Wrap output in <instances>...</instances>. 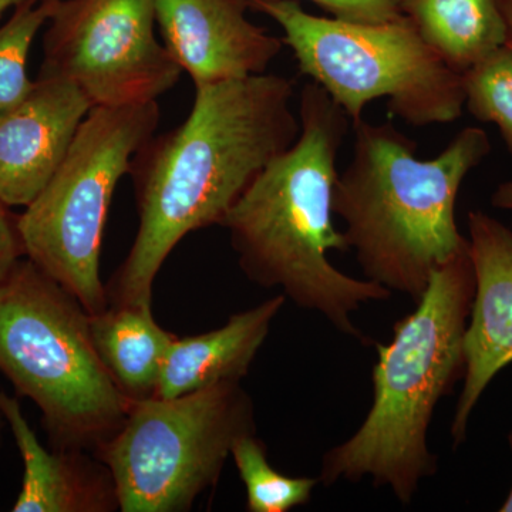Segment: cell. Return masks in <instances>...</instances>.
<instances>
[{
	"label": "cell",
	"instance_id": "obj_1",
	"mask_svg": "<svg viewBox=\"0 0 512 512\" xmlns=\"http://www.w3.org/2000/svg\"><path fill=\"white\" fill-rule=\"evenodd\" d=\"M295 86L276 74L195 87L180 126L131 161L138 231L106 285L109 305H151L165 259L191 232L221 225L252 181L296 143Z\"/></svg>",
	"mask_w": 512,
	"mask_h": 512
},
{
	"label": "cell",
	"instance_id": "obj_2",
	"mask_svg": "<svg viewBox=\"0 0 512 512\" xmlns=\"http://www.w3.org/2000/svg\"><path fill=\"white\" fill-rule=\"evenodd\" d=\"M301 134L266 165L222 221L239 266L249 281L279 288L299 308L325 316L330 325L362 339L352 315L365 303L386 301L384 286L343 274L329 252L349 251L333 224L338 156L348 136V114L316 83L299 101Z\"/></svg>",
	"mask_w": 512,
	"mask_h": 512
},
{
	"label": "cell",
	"instance_id": "obj_3",
	"mask_svg": "<svg viewBox=\"0 0 512 512\" xmlns=\"http://www.w3.org/2000/svg\"><path fill=\"white\" fill-rule=\"evenodd\" d=\"M353 154L338 175L333 212L369 281L414 302L437 266L468 248L456 221L464 178L491 153L488 134L461 130L436 158L420 160L417 144L392 121L353 123Z\"/></svg>",
	"mask_w": 512,
	"mask_h": 512
},
{
	"label": "cell",
	"instance_id": "obj_4",
	"mask_svg": "<svg viewBox=\"0 0 512 512\" xmlns=\"http://www.w3.org/2000/svg\"><path fill=\"white\" fill-rule=\"evenodd\" d=\"M476 293L470 249L437 266L416 309L377 345L373 402L362 426L322 458L319 484L372 478L403 504L412 503L437 457L427 444L434 410L466 372L464 336Z\"/></svg>",
	"mask_w": 512,
	"mask_h": 512
},
{
	"label": "cell",
	"instance_id": "obj_5",
	"mask_svg": "<svg viewBox=\"0 0 512 512\" xmlns=\"http://www.w3.org/2000/svg\"><path fill=\"white\" fill-rule=\"evenodd\" d=\"M0 372L39 407L53 450L94 456L133 404L97 355L89 312L26 256L0 282Z\"/></svg>",
	"mask_w": 512,
	"mask_h": 512
},
{
	"label": "cell",
	"instance_id": "obj_6",
	"mask_svg": "<svg viewBox=\"0 0 512 512\" xmlns=\"http://www.w3.org/2000/svg\"><path fill=\"white\" fill-rule=\"evenodd\" d=\"M284 32L302 74L319 84L350 121L387 100L390 116L414 127L453 123L466 107L464 73L421 37L407 16L348 22L306 12L298 0H249Z\"/></svg>",
	"mask_w": 512,
	"mask_h": 512
},
{
	"label": "cell",
	"instance_id": "obj_7",
	"mask_svg": "<svg viewBox=\"0 0 512 512\" xmlns=\"http://www.w3.org/2000/svg\"><path fill=\"white\" fill-rule=\"evenodd\" d=\"M158 123L157 101L93 107L52 180L19 215L26 258L72 293L89 315L109 306L100 255L114 191Z\"/></svg>",
	"mask_w": 512,
	"mask_h": 512
},
{
	"label": "cell",
	"instance_id": "obj_8",
	"mask_svg": "<svg viewBox=\"0 0 512 512\" xmlns=\"http://www.w3.org/2000/svg\"><path fill=\"white\" fill-rule=\"evenodd\" d=\"M255 433L254 403L238 380L174 399L131 404L94 457L116 484L121 512H184L215 487L232 446Z\"/></svg>",
	"mask_w": 512,
	"mask_h": 512
},
{
	"label": "cell",
	"instance_id": "obj_9",
	"mask_svg": "<svg viewBox=\"0 0 512 512\" xmlns=\"http://www.w3.org/2000/svg\"><path fill=\"white\" fill-rule=\"evenodd\" d=\"M39 77L72 83L93 107L157 101L183 70L156 36V0H60Z\"/></svg>",
	"mask_w": 512,
	"mask_h": 512
},
{
	"label": "cell",
	"instance_id": "obj_10",
	"mask_svg": "<svg viewBox=\"0 0 512 512\" xmlns=\"http://www.w3.org/2000/svg\"><path fill=\"white\" fill-rule=\"evenodd\" d=\"M249 0H156L163 45L194 87L264 74L284 42L248 19Z\"/></svg>",
	"mask_w": 512,
	"mask_h": 512
},
{
	"label": "cell",
	"instance_id": "obj_11",
	"mask_svg": "<svg viewBox=\"0 0 512 512\" xmlns=\"http://www.w3.org/2000/svg\"><path fill=\"white\" fill-rule=\"evenodd\" d=\"M468 232L476 293L464 336L463 390L451 423L454 447L466 440L471 413L488 384L512 363V231L474 210L468 212Z\"/></svg>",
	"mask_w": 512,
	"mask_h": 512
},
{
	"label": "cell",
	"instance_id": "obj_12",
	"mask_svg": "<svg viewBox=\"0 0 512 512\" xmlns=\"http://www.w3.org/2000/svg\"><path fill=\"white\" fill-rule=\"evenodd\" d=\"M92 109L72 83L37 77L29 96L0 119V202L26 208L35 200Z\"/></svg>",
	"mask_w": 512,
	"mask_h": 512
},
{
	"label": "cell",
	"instance_id": "obj_13",
	"mask_svg": "<svg viewBox=\"0 0 512 512\" xmlns=\"http://www.w3.org/2000/svg\"><path fill=\"white\" fill-rule=\"evenodd\" d=\"M0 414L23 461L13 512L120 511L114 478L99 458L87 451L47 450L29 426L18 397L2 390Z\"/></svg>",
	"mask_w": 512,
	"mask_h": 512
},
{
	"label": "cell",
	"instance_id": "obj_14",
	"mask_svg": "<svg viewBox=\"0 0 512 512\" xmlns=\"http://www.w3.org/2000/svg\"><path fill=\"white\" fill-rule=\"evenodd\" d=\"M285 302L279 293L235 313L220 329L185 338L175 335L165 353L156 397L174 399L229 380L241 382Z\"/></svg>",
	"mask_w": 512,
	"mask_h": 512
},
{
	"label": "cell",
	"instance_id": "obj_15",
	"mask_svg": "<svg viewBox=\"0 0 512 512\" xmlns=\"http://www.w3.org/2000/svg\"><path fill=\"white\" fill-rule=\"evenodd\" d=\"M90 333L101 362L131 403L157 396L175 335L158 325L151 305H109L90 315Z\"/></svg>",
	"mask_w": 512,
	"mask_h": 512
},
{
	"label": "cell",
	"instance_id": "obj_16",
	"mask_svg": "<svg viewBox=\"0 0 512 512\" xmlns=\"http://www.w3.org/2000/svg\"><path fill=\"white\" fill-rule=\"evenodd\" d=\"M402 12L460 73L507 45L501 0H402Z\"/></svg>",
	"mask_w": 512,
	"mask_h": 512
},
{
	"label": "cell",
	"instance_id": "obj_17",
	"mask_svg": "<svg viewBox=\"0 0 512 512\" xmlns=\"http://www.w3.org/2000/svg\"><path fill=\"white\" fill-rule=\"evenodd\" d=\"M231 457L247 490L251 512H288L311 501L315 478L288 477L269 464L266 447L255 433L239 437Z\"/></svg>",
	"mask_w": 512,
	"mask_h": 512
},
{
	"label": "cell",
	"instance_id": "obj_18",
	"mask_svg": "<svg viewBox=\"0 0 512 512\" xmlns=\"http://www.w3.org/2000/svg\"><path fill=\"white\" fill-rule=\"evenodd\" d=\"M60 0H25L0 28V119L19 106L35 82L28 77L30 49Z\"/></svg>",
	"mask_w": 512,
	"mask_h": 512
},
{
	"label": "cell",
	"instance_id": "obj_19",
	"mask_svg": "<svg viewBox=\"0 0 512 512\" xmlns=\"http://www.w3.org/2000/svg\"><path fill=\"white\" fill-rule=\"evenodd\" d=\"M466 107L500 130L512 156V50L503 46L464 72Z\"/></svg>",
	"mask_w": 512,
	"mask_h": 512
},
{
	"label": "cell",
	"instance_id": "obj_20",
	"mask_svg": "<svg viewBox=\"0 0 512 512\" xmlns=\"http://www.w3.org/2000/svg\"><path fill=\"white\" fill-rule=\"evenodd\" d=\"M323 12L348 22L383 23L400 18L402 0H309Z\"/></svg>",
	"mask_w": 512,
	"mask_h": 512
},
{
	"label": "cell",
	"instance_id": "obj_21",
	"mask_svg": "<svg viewBox=\"0 0 512 512\" xmlns=\"http://www.w3.org/2000/svg\"><path fill=\"white\" fill-rule=\"evenodd\" d=\"M18 218L0 202V282L25 258V247L18 227Z\"/></svg>",
	"mask_w": 512,
	"mask_h": 512
},
{
	"label": "cell",
	"instance_id": "obj_22",
	"mask_svg": "<svg viewBox=\"0 0 512 512\" xmlns=\"http://www.w3.org/2000/svg\"><path fill=\"white\" fill-rule=\"evenodd\" d=\"M491 204L500 210L512 212V181L498 185L491 197Z\"/></svg>",
	"mask_w": 512,
	"mask_h": 512
},
{
	"label": "cell",
	"instance_id": "obj_23",
	"mask_svg": "<svg viewBox=\"0 0 512 512\" xmlns=\"http://www.w3.org/2000/svg\"><path fill=\"white\" fill-rule=\"evenodd\" d=\"M501 8H503L508 28V39L505 46L510 47L512 50V0H501Z\"/></svg>",
	"mask_w": 512,
	"mask_h": 512
},
{
	"label": "cell",
	"instance_id": "obj_24",
	"mask_svg": "<svg viewBox=\"0 0 512 512\" xmlns=\"http://www.w3.org/2000/svg\"><path fill=\"white\" fill-rule=\"evenodd\" d=\"M23 2H25V0H0V18H2L9 9L18 8Z\"/></svg>",
	"mask_w": 512,
	"mask_h": 512
},
{
	"label": "cell",
	"instance_id": "obj_25",
	"mask_svg": "<svg viewBox=\"0 0 512 512\" xmlns=\"http://www.w3.org/2000/svg\"><path fill=\"white\" fill-rule=\"evenodd\" d=\"M508 441H510L511 451H512V431L510 433V437H508ZM501 512H512V487L510 494H508L507 500H505V503L501 505L500 508Z\"/></svg>",
	"mask_w": 512,
	"mask_h": 512
},
{
	"label": "cell",
	"instance_id": "obj_26",
	"mask_svg": "<svg viewBox=\"0 0 512 512\" xmlns=\"http://www.w3.org/2000/svg\"><path fill=\"white\" fill-rule=\"evenodd\" d=\"M5 427H6L5 420H3L2 414H0V444H2L3 429H5Z\"/></svg>",
	"mask_w": 512,
	"mask_h": 512
}]
</instances>
